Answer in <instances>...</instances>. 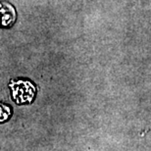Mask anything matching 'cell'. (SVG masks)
Returning a JSON list of instances; mask_svg holds the SVG:
<instances>
[{
    "label": "cell",
    "mask_w": 151,
    "mask_h": 151,
    "mask_svg": "<svg viewBox=\"0 0 151 151\" xmlns=\"http://www.w3.org/2000/svg\"><path fill=\"white\" fill-rule=\"evenodd\" d=\"M9 86L11 89L12 98L18 104L31 103L37 92L35 84L27 80L12 81Z\"/></svg>",
    "instance_id": "1"
},
{
    "label": "cell",
    "mask_w": 151,
    "mask_h": 151,
    "mask_svg": "<svg viewBox=\"0 0 151 151\" xmlns=\"http://www.w3.org/2000/svg\"><path fill=\"white\" fill-rule=\"evenodd\" d=\"M1 14H2V26L8 27L14 23L16 19V13H15V9L13 6L6 2L1 3Z\"/></svg>",
    "instance_id": "2"
},
{
    "label": "cell",
    "mask_w": 151,
    "mask_h": 151,
    "mask_svg": "<svg viewBox=\"0 0 151 151\" xmlns=\"http://www.w3.org/2000/svg\"><path fill=\"white\" fill-rule=\"evenodd\" d=\"M10 115H11L10 107L6 106V105H3L1 103V105H0V121L4 122V121H6L10 117Z\"/></svg>",
    "instance_id": "3"
}]
</instances>
